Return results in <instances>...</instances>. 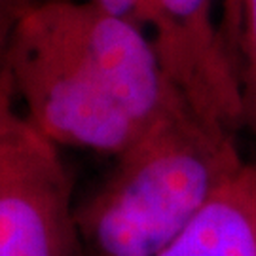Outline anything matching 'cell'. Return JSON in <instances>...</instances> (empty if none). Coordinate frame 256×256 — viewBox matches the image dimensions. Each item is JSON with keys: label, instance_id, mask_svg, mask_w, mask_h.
I'll return each instance as SVG.
<instances>
[{"label": "cell", "instance_id": "1", "mask_svg": "<svg viewBox=\"0 0 256 256\" xmlns=\"http://www.w3.org/2000/svg\"><path fill=\"white\" fill-rule=\"evenodd\" d=\"M243 165L236 135L178 101L76 205L80 256H158Z\"/></svg>", "mask_w": 256, "mask_h": 256}, {"label": "cell", "instance_id": "2", "mask_svg": "<svg viewBox=\"0 0 256 256\" xmlns=\"http://www.w3.org/2000/svg\"><path fill=\"white\" fill-rule=\"evenodd\" d=\"M10 63L25 120L55 146L118 156L148 129L114 97L86 57L59 0H21Z\"/></svg>", "mask_w": 256, "mask_h": 256}, {"label": "cell", "instance_id": "3", "mask_svg": "<svg viewBox=\"0 0 256 256\" xmlns=\"http://www.w3.org/2000/svg\"><path fill=\"white\" fill-rule=\"evenodd\" d=\"M216 2L140 0V25L186 106L205 124L238 135L243 129L241 88Z\"/></svg>", "mask_w": 256, "mask_h": 256}, {"label": "cell", "instance_id": "4", "mask_svg": "<svg viewBox=\"0 0 256 256\" xmlns=\"http://www.w3.org/2000/svg\"><path fill=\"white\" fill-rule=\"evenodd\" d=\"M0 256H80L68 173L25 116L0 135Z\"/></svg>", "mask_w": 256, "mask_h": 256}, {"label": "cell", "instance_id": "5", "mask_svg": "<svg viewBox=\"0 0 256 256\" xmlns=\"http://www.w3.org/2000/svg\"><path fill=\"white\" fill-rule=\"evenodd\" d=\"M158 256H256V165H243Z\"/></svg>", "mask_w": 256, "mask_h": 256}, {"label": "cell", "instance_id": "6", "mask_svg": "<svg viewBox=\"0 0 256 256\" xmlns=\"http://www.w3.org/2000/svg\"><path fill=\"white\" fill-rule=\"evenodd\" d=\"M232 23L226 30L236 59L243 102V129L256 140V0H226Z\"/></svg>", "mask_w": 256, "mask_h": 256}, {"label": "cell", "instance_id": "7", "mask_svg": "<svg viewBox=\"0 0 256 256\" xmlns=\"http://www.w3.org/2000/svg\"><path fill=\"white\" fill-rule=\"evenodd\" d=\"M21 0L18 2H0V135L19 118L14 104L18 99L12 63H10V42L14 19L18 14Z\"/></svg>", "mask_w": 256, "mask_h": 256}, {"label": "cell", "instance_id": "8", "mask_svg": "<svg viewBox=\"0 0 256 256\" xmlns=\"http://www.w3.org/2000/svg\"><path fill=\"white\" fill-rule=\"evenodd\" d=\"M86 2L97 6L110 16L129 19L140 25V0H86Z\"/></svg>", "mask_w": 256, "mask_h": 256}, {"label": "cell", "instance_id": "9", "mask_svg": "<svg viewBox=\"0 0 256 256\" xmlns=\"http://www.w3.org/2000/svg\"><path fill=\"white\" fill-rule=\"evenodd\" d=\"M0 2H18V0H0Z\"/></svg>", "mask_w": 256, "mask_h": 256}]
</instances>
